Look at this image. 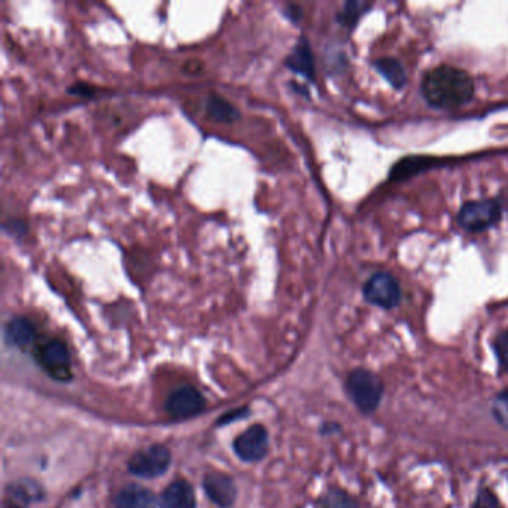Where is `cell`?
Instances as JSON below:
<instances>
[{
  "mask_svg": "<svg viewBox=\"0 0 508 508\" xmlns=\"http://www.w3.org/2000/svg\"><path fill=\"white\" fill-rule=\"evenodd\" d=\"M423 97L437 109H454L474 97L476 84L470 73L449 64H441L425 73Z\"/></svg>",
  "mask_w": 508,
  "mask_h": 508,
  "instance_id": "obj_1",
  "label": "cell"
},
{
  "mask_svg": "<svg viewBox=\"0 0 508 508\" xmlns=\"http://www.w3.org/2000/svg\"><path fill=\"white\" fill-rule=\"evenodd\" d=\"M347 392L362 413H373L382 400V379L369 370H355L347 378Z\"/></svg>",
  "mask_w": 508,
  "mask_h": 508,
  "instance_id": "obj_2",
  "label": "cell"
},
{
  "mask_svg": "<svg viewBox=\"0 0 508 508\" xmlns=\"http://www.w3.org/2000/svg\"><path fill=\"white\" fill-rule=\"evenodd\" d=\"M503 211L495 200H474L461 207L458 224L470 233H481L492 229L501 220Z\"/></svg>",
  "mask_w": 508,
  "mask_h": 508,
  "instance_id": "obj_3",
  "label": "cell"
},
{
  "mask_svg": "<svg viewBox=\"0 0 508 508\" xmlns=\"http://www.w3.org/2000/svg\"><path fill=\"white\" fill-rule=\"evenodd\" d=\"M171 462V450L162 445L149 446L131 456L129 471L142 479H155L169 470Z\"/></svg>",
  "mask_w": 508,
  "mask_h": 508,
  "instance_id": "obj_4",
  "label": "cell"
},
{
  "mask_svg": "<svg viewBox=\"0 0 508 508\" xmlns=\"http://www.w3.org/2000/svg\"><path fill=\"white\" fill-rule=\"evenodd\" d=\"M364 298L367 302L371 303L374 306L382 307V309H394L398 306L401 302V287L398 280L389 273H376L371 276L367 284L364 285Z\"/></svg>",
  "mask_w": 508,
  "mask_h": 508,
  "instance_id": "obj_5",
  "label": "cell"
},
{
  "mask_svg": "<svg viewBox=\"0 0 508 508\" xmlns=\"http://www.w3.org/2000/svg\"><path fill=\"white\" fill-rule=\"evenodd\" d=\"M234 452L245 462H258L269 452V432L262 425H254L234 440Z\"/></svg>",
  "mask_w": 508,
  "mask_h": 508,
  "instance_id": "obj_6",
  "label": "cell"
},
{
  "mask_svg": "<svg viewBox=\"0 0 508 508\" xmlns=\"http://www.w3.org/2000/svg\"><path fill=\"white\" fill-rule=\"evenodd\" d=\"M39 361L42 367L54 378L68 380L71 379V355L69 349L62 340L51 338L39 349Z\"/></svg>",
  "mask_w": 508,
  "mask_h": 508,
  "instance_id": "obj_7",
  "label": "cell"
},
{
  "mask_svg": "<svg viewBox=\"0 0 508 508\" xmlns=\"http://www.w3.org/2000/svg\"><path fill=\"white\" fill-rule=\"evenodd\" d=\"M206 407V400L196 387H182L167 398L166 410L171 418L188 419Z\"/></svg>",
  "mask_w": 508,
  "mask_h": 508,
  "instance_id": "obj_8",
  "label": "cell"
},
{
  "mask_svg": "<svg viewBox=\"0 0 508 508\" xmlns=\"http://www.w3.org/2000/svg\"><path fill=\"white\" fill-rule=\"evenodd\" d=\"M203 487L206 490L207 496L221 508H229L237 496V487L234 485L233 479L224 472L206 474L203 479Z\"/></svg>",
  "mask_w": 508,
  "mask_h": 508,
  "instance_id": "obj_9",
  "label": "cell"
},
{
  "mask_svg": "<svg viewBox=\"0 0 508 508\" xmlns=\"http://www.w3.org/2000/svg\"><path fill=\"white\" fill-rule=\"evenodd\" d=\"M196 505L197 499L188 481H173L160 496V508H196Z\"/></svg>",
  "mask_w": 508,
  "mask_h": 508,
  "instance_id": "obj_10",
  "label": "cell"
},
{
  "mask_svg": "<svg viewBox=\"0 0 508 508\" xmlns=\"http://www.w3.org/2000/svg\"><path fill=\"white\" fill-rule=\"evenodd\" d=\"M117 508H155V496L144 486L129 485L120 490L115 499Z\"/></svg>",
  "mask_w": 508,
  "mask_h": 508,
  "instance_id": "obj_11",
  "label": "cell"
},
{
  "mask_svg": "<svg viewBox=\"0 0 508 508\" xmlns=\"http://www.w3.org/2000/svg\"><path fill=\"white\" fill-rule=\"evenodd\" d=\"M437 162H438L437 158L428 157V155H412V157L403 158L392 167L389 179H409L410 176L422 173V171L431 169L432 166H436Z\"/></svg>",
  "mask_w": 508,
  "mask_h": 508,
  "instance_id": "obj_12",
  "label": "cell"
},
{
  "mask_svg": "<svg viewBox=\"0 0 508 508\" xmlns=\"http://www.w3.org/2000/svg\"><path fill=\"white\" fill-rule=\"evenodd\" d=\"M287 66L294 72L300 73L309 79H313L315 77V62H313V54H312L311 46L307 44L306 39H302L300 44H297L296 50L287 59Z\"/></svg>",
  "mask_w": 508,
  "mask_h": 508,
  "instance_id": "obj_13",
  "label": "cell"
},
{
  "mask_svg": "<svg viewBox=\"0 0 508 508\" xmlns=\"http://www.w3.org/2000/svg\"><path fill=\"white\" fill-rule=\"evenodd\" d=\"M6 338L12 346L24 347L30 345L35 338V327L30 321L26 320L23 316H17L6 325Z\"/></svg>",
  "mask_w": 508,
  "mask_h": 508,
  "instance_id": "obj_14",
  "label": "cell"
},
{
  "mask_svg": "<svg viewBox=\"0 0 508 508\" xmlns=\"http://www.w3.org/2000/svg\"><path fill=\"white\" fill-rule=\"evenodd\" d=\"M374 68L396 90L404 88L407 84V73L400 60L392 57H382L374 62Z\"/></svg>",
  "mask_w": 508,
  "mask_h": 508,
  "instance_id": "obj_15",
  "label": "cell"
},
{
  "mask_svg": "<svg viewBox=\"0 0 508 508\" xmlns=\"http://www.w3.org/2000/svg\"><path fill=\"white\" fill-rule=\"evenodd\" d=\"M206 109L207 115L215 121L233 122L238 118V112L233 104L218 95H212L207 99Z\"/></svg>",
  "mask_w": 508,
  "mask_h": 508,
  "instance_id": "obj_16",
  "label": "cell"
},
{
  "mask_svg": "<svg viewBox=\"0 0 508 508\" xmlns=\"http://www.w3.org/2000/svg\"><path fill=\"white\" fill-rule=\"evenodd\" d=\"M371 8V5H367L364 2H347L342 12L338 15V20L343 26L346 28H354L358 20Z\"/></svg>",
  "mask_w": 508,
  "mask_h": 508,
  "instance_id": "obj_17",
  "label": "cell"
},
{
  "mask_svg": "<svg viewBox=\"0 0 508 508\" xmlns=\"http://www.w3.org/2000/svg\"><path fill=\"white\" fill-rule=\"evenodd\" d=\"M492 413L501 427L508 429V389L501 392L494 400Z\"/></svg>",
  "mask_w": 508,
  "mask_h": 508,
  "instance_id": "obj_18",
  "label": "cell"
},
{
  "mask_svg": "<svg viewBox=\"0 0 508 508\" xmlns=\"http://www.w3.org/2000/svg\"><path fill=\"white\" fill-rule=\"evenodd\" d=\"M321 508H356V505L346 494L340 490H331L321 504Z\"/></svg>",
  "mask_w": 508,
  "mask_h": 508,
  "instance_id": "obj_19",
  "label": "cell"
},
{
  "mask_svg": "<svg viewBox=\"0 0 508 508\" xmlns=\"http://www.w3.org/2000/svg\"><path fill=\"white\" fill-rule=\"evenodd\" d=\"M495 352H496L501 367L508 371V329L495 338Z\"/></svg>",
  "mask_w": 508,
  "mask_h": 508,
  "instance_id": "obj_20",
  "label": "cell"
},
{
  "mask_svg": "<svg viewBox=\"0 0 508 508\" xmlns=\"http://www.w3.org/2000/svg\"><path fill=\"white\" fill-rule=\"evenodd\" d=\"M472 508H503V505L492 490L481 489Z\"/></svg>",
  "mask_w": 508,
  "mask_h": 508,
  "instance_id": "obj_21",
  "label": "cell"
},
{
  "mask_svg": "<svg viewBox=\"0 0 508 508\" xmlns=\"http://www.w3.org/2000/svg\"><path fill=\"white\" fill-rule=\"evenodd\" d=\"M93 88L88 86H79L72 87V88H69V93H73V95H79V96H86V95H93Z\"/></svg>",
  "mask_w": 508,
  "mask_h": 508,
  "instance_id": "obj_22",
  "label": "cell"
},
{
  "mask_svg": "<svg viewBox=\"0 0 508 508\" xmlns=\"http://www.w3.org/2000/svg\"><path fill=\"white\" fill-rule=\"evenodd\" d=\"M11 508H19V507H11Z\"/></svg>",
  "mask_w": 508,
  "mask_h": 508,
  "instance_id": "obj_23",
  "label": "cell"
}]
</instances>
